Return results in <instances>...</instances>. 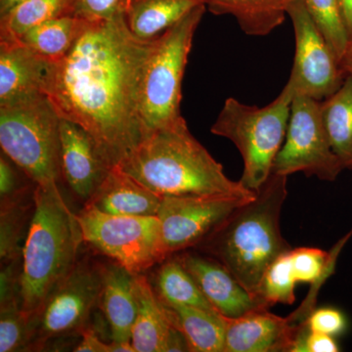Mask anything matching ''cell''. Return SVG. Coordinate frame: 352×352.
Masks as SVG:
<instances>
[{
  "label": "cell",
  "instance_id": "32",
  "mask_svg": "<svg viewBox=\"0 0 352 352\" xmlns=\"http://www.w3.org/2000/svg\"><path fill=\"white\" fill-rule=\"evenodd\" d=\"M129 0H67L65 15L87 21L107 20L126 14Z\"/></svg>",
  "mask_w": 352,
  "mask_h": 352
},
{
  "label": "cell",
  "instance_id": "21",
  "mask_svg": "<svg viewBox=\"0 0 352 352\" xmlns=\"http://www.w3.org/2000/svg\"><path fill=\"white\" fill-rule=\"evenodd\" d=\"M163 303L168 320L182 333L189 351L223 352L226 326L221 315L203 308Z\"/></svg>",
  "mask_w": 352,
  "mask_h": 352
},
{
  "label": "cell",
  "instance_id": "22",
  "mask_svg": "<svg viewBox=\"0 0 352 352\" xmlns=\"http://www.w3.org/2000/svg\"><path fill=\"white\" fill-rule=\"evenodd\" d=\"M201 3L200 0H129L124 15L134 36L151 41Z\"/></svg>",
  "mask_w": 352,
  "mask_h": 352
},
{
  "label": "cell",
  "instance_id": "3",
  "mask_svg": "<svg viewBox=\"0 0 352 352\" xmlns=\"http://www.w3.org/2000/svg\"><path fill=\"white\" fill-rule=\"evenodd\" d=\"M287 179L288 176L271 173L254 198L236 208L197 245L223 264L264 307L258 296L264 274L275 259L292 250L280 227L288 196Z\"/></svg>",
  "mask_w": 352,
  "mask_h": 352
},
{
  "label": "cell",
  "instance_id": "28",
  "mask_svg": "<svg viewBox=\"0 0 352 352\" xmlns=\"http://www.w3.org/2000/svg\"><path fill=\"white\" fill-rule=\"evenodd\" d=\"M336 56L342 62L349 43L340 0H302Z\"/></svg>",
  "mask_w": 352,
  "mask_h": 352
},
{
  "label": "cell",
  "instance_id": "23",
  "mask_svg": "<svg viewBox=\"0 0 352 352\" xmlns=\"http://www.w3.org/2000/svg\"><path fill=\"white\" fill-rule=\"evenodd\" d=\"M321 113L333 153L344 170H352V76H347L330 97L321 101Z\"/></svg>",
  "mask_w": 352,
  "mask_h": 352
},
{
  "label": "cell",
  "instance_id": "11",
  "mask_svg": "<svg viewBox=\"0 0 352 352\" xmlns=\"http://www.w3.org/2000/svg\"><path fill=\"white\" fill-rule=\"evenodd\" d=\"M288 16L296 38L294 66L287 85L294 96L323 101L335 94L347 74L307 12L302 0L289 6Z\"/></svg>",
  "mask_w": 352,
  "mask_h": 352
},
{
  "label": "cell",
  "instance_id": "16",
  "mask_svg": "<svg viewBox=\"0 0 352 352\" xmlns=\"http://www.w3.org/2000/svg\"><path fill=\"white\" fill-rule=\"evenodd\" d=\"M138 314L131 330L135 352L189 351L182 333L171 325L163 302L147 278L135 275Z\"/></svg>",
  "mask_w": 352,
  "mask_h": 352
},
{
  "label": "cell",
  "instance_id": "14",
  "mask_svg": "<svg viewBox=\"0 0 352 352\" xmlns=\"http://www.w3.org/2000/svg\"><path fill=\"white\" fill-rule=\"evenodd\" d=\"M226 326L223 352H291L302 322L278 316L267 308L237 318L222 316Z\"/></svg>",
  "mask_w": 352,
  "mask_h": 352
},
{
  "label": "cell",
  "instance_id": "18",
  "mask_svg": "<svg viewBox=\"0 0 352 352\" xmlns=\"http://www.w3.org/2000/svg\"><path fill=\"white\" fill-rule=\"evenodd\" d=\"M163 197L113 168L101 186L85 205L120 217H157Z\"/></svg>",
  "mask_w": 352,
  "mask_h": 352
},
{
  "label": "cell",
  "instance_id": "17",
  "mask_svg": "<svg viewBox=\"0 0 352 352\" xmlns=\"http://www.w3.org/2000/svg\"><path fill=\"white\" fill-rule=\"evenodd\" d=\"M54 63L19 41H0V103L32 92L46 94Z\"/></svg>",
  "mask_w": 352,
  "mask_h": 352
},
{
  "label": "cell",
  "instance_id": "33",
  "mask_svg": "<svg viewBox=\"0 0 352 352\" xmlns=\"http://www.w3.org/2000/svg\"><path fill=\"white\" fill-rule=\"evenodd\" d=\"M24 173L19 166L1 153L0 156V201L14 200L27 194L32 193L36 189V183L25 182L24 178L29 177L21 176Z\"/></svg>",
  "mask_w": 352,
  "mask_h": 352
},
{
  "label": "cell",
  "instance_id": "15",
  "mask_svg": "<svg viewBox=\"0 0 352 352\" xmlns=\"http://www.w3.org/2000/svg\"><path fill=\"white\" fill-rule=\"evenodd\" d=\"M177 256L195 280L203 295L221 316L237 318L252 310L267 308L252 296L217 259L208 254L191 252Z\"/></svg>",
  "mask_w": 352,
  "mask_h": 352
},
{
  "label": "cell",
  "instance_id": "8",
  "mask_svg": "<svg viewBox=\"0 0 352 352\" xmlns=\"http://www.w3.org/2000/svg\"><path fill=\"white\" fill-rule=\"evenodd\" d=\"M83 241L132 274L168 258L157 217H120L85 205L76 214Z\"/></svg>",
  "mask_w": 352,
  "mask_h": 352
},
{
  "label": "cell",
  "instance_id": "29",
  "mask_svg": "<svg viewBox=\"0 0 352 352\" xmlns=\"http://www.w3.org/2000/svg\"><path fill=\"white\" fill-rule=\"evenodd\" d=\"M351 235L352 229L351 232L347 233L338 243L331 252L317 249V248L302 247L292 249L289 251V256H291L292 264H293L298 282L314 284V286H317L318 283L325 281L326 278L333 272L338 254Z\"/></svg>",
  "mask_w": 352,
  "mask_h": 352
},
{
  "label": "cell",
  "instance_id": "35",
  "mask_svg": "<svg viewBox=\"0 0 352 352\" xmlns=\"http://www.w3.org/2000/svg\"><path fill=\"white\" fill-rule=\"evenodd\" d=\"M82 340L76 346V352H135L131 342H102L98 336L90 328L82 331Z\"/></svg>",
  "mask_w": 352,
  "mask_h": 352
},
{
  "label": "cell",
  "instance_id": "10",
  "mask_svg": "<svg viewBox=\"0 0 352 352\" xmlns=\"http://www.w3.org/2000/svg\"><path fill=\"white\" fill-rule=\"evenodd\" d=\"M344 170L324 126L321 101L295 95L286 138L273 164L272 173L289 176L303 173L308 177L333 182Z\"/></svg>",
  "mask_w": 352,
  "mask_h": 352
},
{
  "label": "cell",
  "instance_id": "30",
  "mask_svg": "<svg viewBox=\"0 0 352 352\" xmlns=\"http://www.w3.org/2000/svg\"><path fill=\"white\" fill-rule=\"evenodd\" d=\"M289 251L281 254L270 264L261 281L258 296L268 308L276 303L293 305L296 302L295 291L298 282Z\"/></svg>",
  "mask_w": 352,
  "mask_h": 352
},
{
  "label": "cell",
  "instance_id": "12",
  "mask_svg": "<svg viewBox=\"0 0 352 352\" xmlns=\"http://www.w3.org/2000/svg\"><path fill=\"white\" fill-rule=\"evenodd\" d=\"M252 198L163 197L157 217L161 223L162 238L168 258L200 245L236 208Z\"/></svg>",
  "mask_w": 352,
  "mask_h": 352
},
{
  "label": "cell",
  "instance_id": "26",
  "mask_svg": "<svg viewBox=\"0 0 352 352\" xmlns=\"http://www.w3.org/2000/svg\"><path fill=\"white\" fill-rule=\"evenodd\" d=\"M155 292L162 302L168 305H187L217 312L178 256L168 258L162 263L155 280Z\"/></svg>",
  "mask_w": 352,
  "mask_h": 352
},
{
  "label": "cell",
  "instance_id": "34",
  "mask_svg": "<svg viewBox=\"0 0 352 352\" xmlns=\"http://www.w3.org/2000/svg\"><path fill=\"white\" fill-rule=\"evenodd\" d=\"M307 321L308 328L312 332L326 333L332 337L342 335L347 327L346 316L337 308L322 307L312 310Z\"/></svg>",
  "mask_w": 352,
  "mask_h": 352
},
{
  "label": "cell",
  "instance_id": "19",
  "mask_svg": "<svg viewBox=\"0 0 352 352\" xmlns=\"http://www.w3.org/2000/svg\"><path fill=\"white\" fill-rule=\"evenodd\" d=\"M99 307L110 326L112 340L131 342V330L138 314L135 275L120 264H104Z\"/></svg>",
  "mask_w": 352,
  "mask_h": 352
},
{
  "label": "cell",
  "instance_id": "2",
  "mask_svg": "<svg viewBox=\"0 0 352 352\" xmlns=\"http://www.w3.org/2000/svg\"><path fill=\"white\" fill-rule=\"evenodd\" d=\"M116 168L161 197L252 198L256 194L227 177L221 164L192 135L183 117L148 134Z\"/></svg>",
  "mask_w": 352,
  "mask_h": 352
},
{
  "label": "cell",
  "instance_id": "24",
  "mask_svg": "<svg viewBox=\"0 0 352 352\" xmlns=\"http://www.w3.org/2000/svg\"><path fill=\"white\" fill-rule=\"evenodd\" d=\"M85 20L69 15L46 21L23 34L19 43L41 56L57 61L74 45L82 31Z\"/></svg>",
  "mask_w": 352,
  "mask_h": 352
},
{
  "label": "cell",
  "instance_id": "27",
  "mask_svg": "<svg viewBox=\"0 0 352 352\" xmlns=\"http://www.w3.org/2000/svg\"><path fill=\"white\" fill-rule=\"evenodd\" d=\"M67 0H25L0 16V41H18L30 30L65 15Z\"/></svg>",
  "mask_w": 352,
  "mask_h": 352
},
{
  "label": "cell",
  "instance_id": "38",
  "mask_svg": "<svg viewBox=\"0 0 352 352\" xmlns=\"http://www.w3.org/2000/svg\"><path fill=\"white\" fill-rule=\"evenodd\" d=\"M24 1L25 0H0V16L6 15L14 7Z\"/></svg>",
  "mask_w": 352,
  "mask_h": 352
},
{
  "label": "cell",
  "instance_id": "9",
  "mask_svg": "<svg viewBox=\"0 0 352 352\" xmlns=\"http://www.w3.org/2000/svg\"><path fill=\"white\" fill-rule=\"evenodd\" d=\"M104 264L78 261L73 270L53 289L30 321L28 351H43L57 338L82 333L94 308L98 305Z\"/></svg>",
  "mask_w": 352,
  "mask_h": 352
},
{
  "label": "cell",
  "instance_id": "5",
  "mask_svg": "<svg viewBox=\"0 0 352 352\" xmlns=\"http://www.w3.org/2000/svg\"><path fill=\"white\" fill-rule=\"evenodd\" d=\"M61 117L50 97L32 92L0 103V146L36 185L62 179Z\"/></svg>",
  "mask_w": 352,
  "mask_h": 352
},
{
  "label": "cell",
  "instance_id": "7",
  "mask_svg": "<svg viewBox=\"0 0 352 352\" xmlns=\"http://www.w3.org/2000/svg\"><path fill=\"white\" fill-rule=\"evenodd\" d=\"M206 10L203 3L199 4L154 41L141 97V116L147 135L182 118L183 76L194 34Z\"/></svg>",
  "mask_w": 352,
  "mask_h": 352
},
{
  "label": "cell",
  "instance_id": "20",
  "mask_svg": "<svg viewBox=\"0 0 352 352\" xmlns=\"http://www.w3.org/2000/svg\"><path fill=\"white\" fill-rule=\"evenodd\" d=\"M215 15H232L248 36H264L283 24L296 0H200Z\"/></svg>",
  "mask_w": 352,
  "mask_h": 352
},
{
  "label": "cell",
  "instance_id": "25",
  "mask_svg": "<svg viewBox=\"0 0 352 352\" xmlns=\"http://www.w3.org/2000/svg\"><path fill=\"white\" fill-rule=\"evenodd\" d=\"M34 191L14 200L0 201L1 264L22 258L34 210Z\"/></svg>",
  "mask_w": 352,
  "mask_h": 352
},
{
  "label": "cell",
  "instance_id": "1",
  "mask_svg": "<svg viewBox=\"0 0 352 352\" xmlns=\"http://www.w3.org/2000/svg\"><path fill=\"white\" fill-rule=\"evenodd\" d=\"M154 41L134 36L124 14L85 20L71 50L54 63L46 94L60 117L89 132L112 168L147 136L141 97Z\"/></svg>",
  "mask_w": 352,
  "mask_h": 352
},
{
  "label": "cell",
  "instance_id": "6",
  "mask_svg": "<svg viewBox=\"0 0 352 352\" xmlns=\"http://www.w3.org/2000/svg\"><path fill=\"white\" fill-rule=\"evenodd\" d=\"M294 94L285 85L274 101L263 108L226 99L210 131L232 141L244 161L240 182L256 192L267 182L283 145Z\"/></svg>",
  "mask_w": 352,
  "mask_h": 352
},
{
  "label": "cell",
  "instance_id": "31",
  "mask_svg": "<svg viewBox=\"0 0 352 352\" xmlns=\"http://www.w3.org/2000/svg\"><path fill=\"white\" fill-rule=\"evenodd\" d=\"M30 321L20 300L0 305V352L27 351Z\"/></svg>",
  "mask_w": 352,
  "mask_h": 352
},
{
  "label": "cell",
  "instance_id": "36",
  "mask_svg": "<svg viewBox=\"0 0 352 352\" xmlns=\"http://www.w3.org/2000/svg\"><path fill=\"white\" fill-rule=\"evenodd\" d=\"M349 41H352V0H340Z\"/></svg>",
  "mask_w": 352,
  "mask_h": 352
},
{
  "label": "cell",
  "instance_id": "37",
  "mask_svg": "<svg viewBox=\"0 0 352 352\" xmlns=\"http://www.w3.org/2000/svg\"><path fill=\"white\" fill-rule=\"evenodd\" d=\"M340 64H342L344 71L346 72L347 76H352V41H349L346 53H344Z\"/></svg>",
  "mask_w": 352,
  "mask_h": 352
},
{
  "label": "cell",
  "instance_id": "4",
  "mask_svg": "<svg viewBox=\"0 0 352 352\" xmlns=\"http://www.w3.org/2000/svg\"><path fill=\"white\" fill-rule=\"evenodd\" d=\"M59 183L36 185L34 210L22 256L20 300L30 320L53 289L73 270L83 241L76 214L65 201Z\"/></svg>",
  "mask_w": 352,
  "mask_h": 352
},
{
  "label": "cell",
  "instance_id": "13",
  "mask_svg": "<svg viewBox=\"0 0 352 352\" xmlns=\"http://www.w3.org/2000/svg\"><path fill=\"white\" fill-rule=\"evenodd\" d=\"M60 138L62 179L76 198L87 203L113 168L89 132L76 122L61 118Z\"/></svg>",
  "mask_w": 352,
  "mask_h": 352
}]
</instances>
